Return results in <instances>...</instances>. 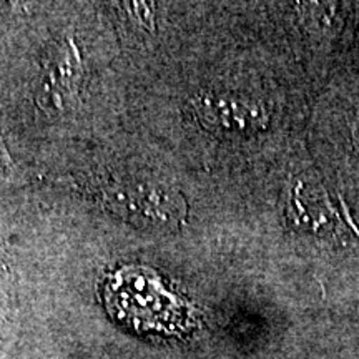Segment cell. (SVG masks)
<instances>
[{"label": "cell", "mask_w": 359, "mask_h": 359, "mask_svg": "<svg viewBox=\"0 0 359 359\" xmlns=\"http://www.w3.org/2000/svg\"><path fill=\"white\" fill-rule=\"evenodd\" d=\"M80 80V58L74 43L58 47L50 60L45 64L37 90L40 109L50 111L64 110L75 98Z\"/></svg>", "instance_id": "3957f363"}, {"label": "cell", "mask_w": 359, "mask_h": 359, "mask_svg": "<svg viewBox=\"0 0 359 359\" xmlns=\"http://www.w3.org/2000/svg\"><path fill=\"white\" fill-rule=\"evenodd\" d=\"M351 132H353V143L356 147V150L359 151V111L354 116V122L351 125Z\"/></svg>", "instance_id": "5b68a950"}, {"label": "cell", "mask_w": 359, "mask_h": 359, "mask_svg": "<svg viewBox=\"0 0 359 359\" xmlns=\"http://www.w3.org/2000/svg\"><path fill=\"white\" fill-rule=\"evenodd\" d=\"M95 191L107 208L130 222L172 226L185 215L178 191L142 173H107L97 180Z\"/></svg>", "instance_id": "7a4b0ae2"}, {"label": "cell", "mask_w": 359, "mask_h": 359, "mask_svg": "<svg viewBox=\"0 0 359 359\" xmlns=\"http://www.w3.org/2000/svg\"><path fill=\"white\" fill-rule=\"evenodd\" d=\"M196 115L206 128L222 133L253 132L264 123L263 111L238 98L205 95L196 98Z\"/></svg>", "instance_id": "277c9868"}, {"label": "cell", "mask_w": 359, "mask_h": 359, "mask_svg": "<svg viewBox=\"0 0 359 359\" xmlns=\"http://www.w3.org/2000/svg\"><path fill=\"white\" fill-rule=\"evenodd\" d=\"M105 298L118 320L142 331H173L185 325V304L145 268H125L111 278Z\"/></svg>", "instance_id": "6da1fadb"}]
</instances>
